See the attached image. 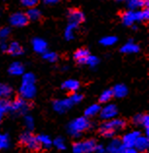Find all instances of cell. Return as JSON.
<instances>
[{"instance_id": "cell-1", "label": "cell", "mask_w": 149, "mask_h": 153, "mask_svg": "<svg viewBox=\"0 0 149 153\" xmlns=\"http://www.w3.org/2000/svg\"><path fill=\"white\" fill-rule=\"evenodd\" d=\"M20 94L23 99H31L36 94L35 76L33 74L27 73L23 76L22 86L20 88Z\"/></svg>"}, {"instance_id": "cell-2", "label": "cell", "mask_w": 149, "mask_h": 153, "mask_svg": "<svg viewBox=\"0 0 149 153\" xmlns=\"http://www.w3.org/2000/svg\"><path fill=\"white\" fill-rule=\"evenodd\" d=\"M125 126H126L125 120L118 118H111L108 119L103 124H102L99 131L102 133V135L105 137V138H111V137L114 136L116 131L122 130V129L125 128Z\"/></svg>"}, {"instance_id": "cell-3", "label": "cell", "mask_w": 149, "mask_h": 153, "mask_svg": "<svg viewBox=\"0 0 149 153\" xmlns=\"http://www.w3.org/2000/svg\"><path fill=\"white\" fill-rule=\"evenodd\" d=\"M91 127V122L86 117L76 118L68 125V133L73 137H79L81 133L88 130Z\"/></svg>"}, {"instance_id": "cell-4", "label": "cell", "mask_w": 149, "mask_h": 153, "mask_svg": "<svg viewBox=\"0 0 149 153\" xmlns=\"http://www.w3.org/2000/svg\"><path fill=\"white\" fill-rule=\"evenodd\" d=\"M21 143L25 146L26 147L29 148V150L32 151H37L40 149L41 147V144H40L38 138L31 134V133H23L21 136Z\"/></svg>"}, {"instance_id": "cell-5", "label": "cell", "mask_w": 149, "mask_h": 153, "mask_svg": "<svg viewBox=\"0 0 149 153\" xmlns=\"http://www.w3.org/2000/svg\"><path fill=\"white\" fill-rule=\"evenodd\" d=\"M96 146V143L94 140H84V142L75 143L72 147V150L75 153H88L94 151Z\"/></svg>"}, {"instance_id": "cell-6", "label": "cell", "mask_w": 149, "mask_h": 153, "mask_svg": "<svg viewBox=\"0 0 149 153\" xmlns=\"http://www.w3.org/2000/svg\"><path fill=\"white\" fill-rule=\"evenodd\" d=\"M10 22H11V25L14 26L22 27V26L26 25V23L29 22V18L23 13H15L11 16Z\"/></svg>"}, {"instance_id": "cell-7", "label": "cell", "mask_w": 149, "mask_h": 153, "mask_svg": "<svg viewBox=\"0 0 149 153\" xmlns=\"http://www.w3.org/2000/svg\"><path fill=\"white\" fill-rule=\"evenodd\" d=\"M117 114H118V110L115 105H107V106H105L103 108H100V111H99L100 117L105 120L114 118L115 116L117 115Z\"/></svg>"}, {"instance_id": "cell-8", "label": "cell", "mask_w": 149, "mask_h": 153, "mask_svg": "<svg viewBox=\"0 0 149 153\" xmlns=\"http://www.w3.org/2000/svg\"><path fill=\"white\" fill-rule=\"evenodd\" d=\"M72 105L73 104H72V102L68 98L66 100H58V101H55L53 106L56 111L59 112V114H62V112L66 111L68 108H70Z\"/></svg>"}, {"instance_id": "cell-9", "label": "cell", "mask_w": 149, "mask_h": 153, "mask_svg": "<svg viewBox=\"0 0 149 153\" xmlns=\"http://www.w3.org/2000/svg\"><path fill=\"white\" fill-rule=\"evenodd\" d=\"M68 18H69L70 22L75 23V25H79V23L84 22V19H85V16H84V14L81 11H79L77 9H72L69 11Z\"/></svg>"}, {"instance_id": "cell-10", "label": "cell", "mask_w": 149, "mask_h": 153, "mask_svg": "<svg viewBox=\"0 0 149 153\" xmlns=\"http://www.w3.org/2000/svg\"><path fill=\"white\" fill-rule=\"evenodd\" d=\"M11 110L19 114H23L27 111V105L23 98H19L15 100L13 103H11Z\"/></svg>"}, {"instance_id": "cell-11", "label": "cell", "mask_w": 149, "mask_h": 153, "mask_svg": "<svg viewBox=\"0 0 149 153\" xmlns=\"http://www.w3.org/2000/svg\"><path fill=\"white\" fill-rule=\"evenodd\" d=\"M139 132H132L123 137L122 143L125 147H134L136 138L139 136Z\"/></svg>"}, {"instance_id": "cell-12", "label": "cell", "mask_w": 149, "mask_h": 153, "mask_svg": "<svg viewBox=\"0 0 149 153\" xmlns=\"http://www.w3.org/2000/svg\"><path fill=\"white\" fill-rule=\"evenodd\" d=\"M148 146H149L148 137L147 136L142 137L139 135L135 140L134 147H135V149L138 151H146L148 149Z\"/></svg>"}, {"instance_id": "cell-13", "label": "cell", "mask_w": 149, "mask_h": 153, "mask_svg": "<svg viewBox=\"0 0 149 153\" xmlns=\"http://www.w3.org/2000/svg\"><path fill=\"white\" fill-rule=\"evenodd\" d=\"M32 47H33V50L36 52H38V53H44L47 51V43L40 38L33 39V41H32Z\"/></svg>"}, {"instance_id": "cell-14", "label": "cell", "mask_w": 149, "mask_h": 153, "mask_svg": "<svg viewBox=\"0 0 149 153\" xmlns=\"http://www.w3.org/2000/svg\"><path fill=\"white\" fill-rule=\"evenodd\" d=\"M127 5L130 10L148 7V0H127Z\"/></svg>"}, {"instance_id": "cell-15", "label": "cell", "mask_w": 149, "mask_h": 153, "mask_svg": "<svg viewBox=\"0 0 149 153\" xmlns=\"http://www.w3.org/2000/svg\"><path fill=\"white\" fill-rule=\"evenodd\" d=\"M123 149H124V146L122 143V140H120L118 139L112 140L107 147L108 152H123Z\"/></svg>"}, {"instance_id": "cell-16", "label": "cell", "mask_w": 149, "mask_h": 153, "mask_svg": "<svg viewBox=\"0 0 149 153\" xmlns=\"http://www.w3.org/2000/svg\"><path fill=\"white\" fill-rule=\"evenodd\" d=\"M89 51L85 49H80L75 51L74 53V59L77 61L79 64H85L87 57L89 56Z\"/></svg>"}, {"instance_id": "cell-17", "label": "cell", "mask_w": 149, "mask_h": 153, "mask_svg": "<svg viewBox=\"0 0 149 153\" xmlns=\"http://www.w3.org/2000/svg\"><path fill=\"white\" fill-rule=\"evenodd\" d=\"M80 86V83L79 82L75 79H68V80H65L63 83L62 87L63 89L65 90H68V91H71V92H75L76 90H78V88Z\"/></svg>"}, {"instance_id": "cell-18", "label": "cell", "mask_w": 149, "mask_h": 153, "mask_svg": "<svg viewBox=\"0 0 149 153\" xmlns=\"http://www.w3.org/2000/svg\"><path fill=\"white\" fill-rule=\"evenodd\" d=\"M122 19L125 25H132L136 19H135V12L132 10L128 11L126 13H124L122 16Z\"/></svg>"}, {"instance_id": "cell-19", "label": "cell", "mask_w": 149, "mask_h": 153, "mask_svg": "<svg viewBox=\"0 0 149 153\" xmlns=\"http://www.w3.org/2000/svg\"><path fill=\"white\" fill-rule=\"evenodd\" d=\"M134 123L147 128L149 127V116L147 114H136L134 117Z\"/></svg>"}, {"instance_id": "cell-20", "label": "cell", "mask_w": 149, "mask_h": 153, "mask_svg": "<svg viewBox=\"0 0 149 153\" xmlns=\"http://www.w3.org/2000/svg\"><path fill=\"white\" fill-rule=\"evenodd\" d=\"M112 91H113V96H116L118 98L125 97L128 94V88L124 84H117V85H115Z\"/></svg>"}, {"instance_id": "cell-21", "label": "cell", "mask_w": 149, "mask_h": 153, "mask_svg": "<svg viewBox=\"0 0 149 153\" xmlns=\"http://www.w3.org/2000/svg\"><path fill=\"white\" fill-rule=\"evenodd\" d=\"M11 110V103L6 99H0V122L5 114Z\"/></svg>"}, {"instance_id": "cell-22", "label": "cell", "mask_w": 149, "mask_h": 153, "mask_svg": "<svg viewBox=\"0 0 149 153\" xmlns=\"http://www.w3.org/2000/svg\"><path fill=\"white\" fill-rule=\"evenodd\" d=\"M7 51L13 55H20L23 53V48L21 47V45H19L18 43L13 42L8 46Z\"/></svg>"}, {"instance_id": "cell-23", "label": "cell", "mask_w": 149, "mask_h": 153, "mask_svg": "<svg viewBox=\"0 0 149 153\" xmlns=\"http://www.w3.org/2000/svg\"><path fill=\"white\" fill-rule=\"evenodd\" d=\"M139 51V47L138 45H135L132 42H129L126 45L123 46V48L121 49V51L124 53H135Z\"/></svg>"}, {"instance_id": "cell-24", "label": "cell", "mask_w": 149, "mask_h": 153, "mask_svg": "<svg viewBox=\"0 0 149 153\" xmlns=\"http://www.w3.org/2000/svg\"><path fill=\"white\" fill-rule=\"evenodd\" d=\"M9 73L13 76H19L23 73V67L21 63L14 62L9 68Z\"/></svg>"}, {"instance_id": "cell-25", "label": "cell", "mask_w": 149, "mask_h": 153, "mask_svg": "<svg viewBox=\"0 0 149 153\" xmlns=\"http://www.w3.org/2000/svg\"><path fill=\"white\" fill-rule=\"evenodd\" d=\"M100 108H102L99 107V105H96V104L92 105V106H90L85 111L86 117H93V116L99 114V111H100Z\"/></svg>"}, {"instance_id": "cell-26", "label": "cell", "mask_w": 149, "mask_h": 153, "mask_svg": "<svg viewBox=\"0 0 149 153\" xmlns=\"http://www.w3.org/2000/svg\"><path fill=\"white\" fill-rule=\"evenodd\" d=\"M76 28H77V25H75V23L70 22L69 25H67V27L65 28V32H64V37H65L66 40H71L74 38V33H75Z\"/></svg>"}, {"instance_id": "cell-27", "label": "cell", "mask_w": 149, "mask_h": 153, "mask_svg": "<svg viewBox=\"0 0 149 153\" xmlns=\"http://www.w3.org/2000/svg\"><path fill=\"white\" fill-rule=\"evenodd\" d=\"M12 92H13V90H12V88L9 85L0 83V99L8 98L9 96H11Z\"/></svg>"}, {"instance_id": "cell-28", "label": "cell", "mask_w": 149, "mask_h": 153, "mask_svg": "<svg viewBox=\"0 0 149 153\" xmlns=\"http://www.w3.org/2000/svg\"><path fill=\"white\" fill-rule=\"evenodd\" d=\"M29 11H27L26 16L29 19H31V21H37L40 18H41V13L40 11L35 7H32V8H29Z\"/></svg>"}, {"instance_id": "cell-29", "label": "cell", "mask_w": 149, "mask_h": 153, "mask_svg": "<svg viewBox=\"0 0 149 153\" xmlns=\"http://www.w3.org/2000/svg\"><path fill=\"white\" fill-rule=\"evenodd\" d=\"M149 18V11L147 7H144L143 10L135 12V19L136 21L142 22V21H147Z\"/></svg>"}, {"instance_id": "cell-30", "label": "cell", "mask_w": 149, "mask_h": 153, "mask_svg": "<svg viewBox=\"0 0 149 153\" xmlns=\"http://www.w3.org/2000/svg\"><path fill=\"white\" fill-rule=\"evenodd\" d=\"M112 97H113V91L111 89L104 90L102 93V95L99 96V102L100 103H107L112 99Z\"/></svg>"}, {"instance_id": "cell-31", "label": "cell", "mask_w": 149, "mask_h": 153, "mask_svg": "<svg viewBox=\"0 0 149 153\" xmlns=\"http://www.w3.org/2000/svg\"><path fill=\"white\" fill-rule=\"evenodd\" d=\"M117 41H118V39L117 37H115V36H106V37H104L100 40V44L103 46H112Z\"/></svg>"}, {"instance_id": "cell-32", "label": "cell", "mask_w": 149, "mask_h": 153, "mask_svg": "<svg viewBox=\"0 0 149 153\" xmlns=\"http://www.w3.org/2000/svg\"><path fill=\"white\" fill-rule=\"evenodd\" d=\"M37 138H38V140H39L40 144H41V146H44L45 148H49L52 146V140H50V138L48 136L42 135V136L37 137Z\"/></svg>"}, {"instance_id": "cell-33", "label": "cell", "mask_w": 149, "mask_h": 153, "mask_svg": "<svg viewBox=\"0 0 149 153\" xmlns=\"http://www.w3.org/2000/svg\"><path fill=\"white\" fill-rule=\"evenodd\" d=\"M99 58H96V56H93V55L89 54V56H88L87 59H86L85 64H88V65H89L90 67H92V68H95L99 64Z\"/></svg>"}, {"instance_id": "cell-34", "label": "cell", "mask_w": 149, "mask_h": 153, "mask_svg": "<svg viewBox=\"0 0 149 153\" xmlns=\"http://www.w3.org/2000/svg\"><path fill=\"white\" fill-rule=\"evenodd\" d=\"M9 146V138L7 135H0V149H5Z\"/></svg>"}, {"instance_id": "cell-35", "label": "cell", "mask_w": 149, "mask_h": 153, "mask_svg": "<svg viewBox=\"0 0 149 153\" xmlns=\"http://www.w3.org/2000/svg\"><path fill=\"white\" fill-rule=\"evenodd\" d=\"M43 57L50 62H55V61H57L58 55L57 53H55V52H44Z\"/></svg>"}, {"instance_id": "cell-36", "label": "cell", "mask_w": 149, "mask_h": 153, "mask_svg": "<svg viewBox=\"0 0 149 153\" xmlns=\"http://www.w3.org/2000/svg\"><path fill=\"white\" fill-rule=\"evenodd\" d=\"M39 0H21L22 4L26 8H32L35 7L38 4Z\"/></svg>"}, {"instance_id": "cell-37", "label": "cell", "mask_w": 149, "mask_h": 153, "mask_svg": "<svg viewBox=\"0 0 149 153\" xmlns=\"http://www.w3.org/2000/svg\"><path fill=\"white\" fill-rule=\"evenodd\" d=\"M54 144H55V146L58 148V149H60V150H63V149H65V148H66L65 144H64L63 140L60 139V138L56 139L55 142H54Z\"/></svg>"}, {"instance_id": "cell-38", "label": "cell", "mask_w": 149, "mask_h": 153, "mask_svg": "<svg viewBox=\"0 0 149 153\" xmlns=\"http://www.w3.org/2000/svg\"><path fill=\"white\" fill-rule=\"evenodd\" d=\"M82 99H83V96L80 95V94L75 93V92H73V94H72L69 97V100L72 102V104H77V103H79L80 101H81Z\"/></svg>"}, {"instance_id": "cell-39", "label": "cell", "mask_w": 149, "mask_h": 153, "mask_svg": "<svg viewBox=\"0 0 149 153\" xmlns=\"http://www.w3.org/2000/svg\"><path fill=\"white\" fill-rule=\"evenodd\" d=\"M10 34V29L8 27H3L2 29H0V40L6 39Z\"/></svg>"}, {"instance_id": "cell-40", "label": "cell", "mask_w": 149, "mask_h": 153, "mask_svg": "<svg viewBox=\"0 0 149 153\" xmlns=\"http://www.w3.org/2000/svg\"><path fill=\"white\" fill-rule=\"evenodd\" d=\"M26 126L29 127V129H31L32 127H33V120H32L31 117H26Z\"/></svg>"}, {"instance_id": "cell-41", "label": "cell", "mask_w": 149, "mask_h": 153, "mask_svg": "<svg viewBox=\"0 0 149 153\" xmlns=\"http://www.w3.org/2000/svg\"><path fill=\"white\" fill-rule=\"evenodd\" d=\"M123 152H125V153H135L136 149H135L134 147H125L124 146Z\"/></svg>"}, {"instance_id": "cell-42", "label": "cell", "mask_w": 149, "mask_h": 153, "mask_svg": "<svg viewBox=\"0 0 149 153\" xmlns=\"http://www.w3.org/2000/svg\"><path fill=\"white\" fill-rule=\"evenodd\" d=\"M59 1L60 0H43V2L47 5H54V4H57Z\"/></svg>"}, {"instance_id": "cell-43", "label": "cell", "mask_w": 149, "mask_h": 153, "mask_svg": "<svg viewBox=\"0 0 149 153\" xmlns=\"http://www.w3.org/2000/svg\"><path fill=\"white\" fill-rule=\"evenodd\" d=\"M94 150L96 151V152H104V148H103L102 146H96V144Z\"/></svg>"}, {"instance_id": "cell-44", "label": "cell", "mask_w": 149, "mask_h": 153, "mask_svg": "<svg viewBox=\"0 0 149 153\" xmlns=\"http://www.w3.org/2000/svg\"><path fill=\"white\" fill-rule=\"evenodd\" d=\"M0 47H1V49H2L3 51H7V48H8V46L6 45L5 43H1V45H0Z\"/></svg>"}, {"instance_id": "cell-45", "label": "cell", "mask_w": 149, "mask_h": 153, "mask_svg": "<svg viewBox=\"0 0 149 153\" xmlns=\"http://www.w3.org/2000/svg\"><path fill=\"white\" fill-rule=\"evenodd\" d=\"M116 1H123V0H116Z\"/></svg>"}]
</instances>
